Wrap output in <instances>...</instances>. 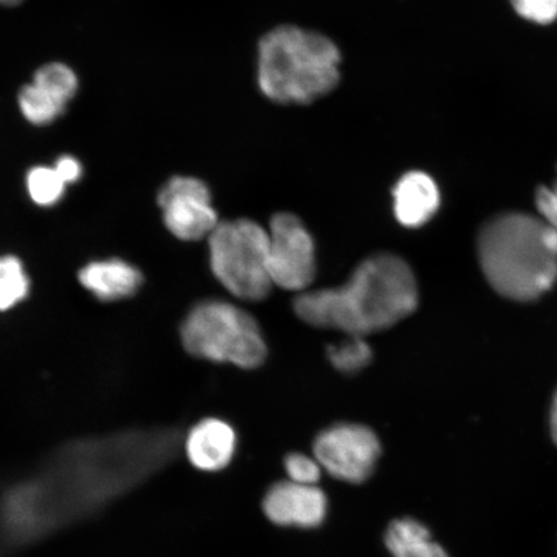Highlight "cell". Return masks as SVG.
<instances>
[{"instance_id": "23", "label": "cell", "mask_w": 557, "mask_h": 557, "mask_svg": "<svg viewBox=\"0 0 557 557\" xmlns=\"http://www.w3.org/2000/svg\"><path fill=\"white\" fill-rule=\"evenodd\" d=\"M549 430H552V436L557 445V392L554 396L552 412H549Z\"/></svg>"}, {"instance_id": "20", "label": "cell", "mask_w": 557, "mask_h": 557, "mask_svg": "<svg viewBox=\"0 0 557 557\" xmlns=\"http://www.w3.org/2000/svg\"><path fill=\"white\" fill-rule=\"evenodd\" d=\"M515 12L531 23L548 25L557 20V0H510Z\"/></svg>"}, {"instance_id": "5", "label": "cell", "mask_w": 557, "mask_h": 557, "mask_svg": "<svg viewBox=\"0 0 557 557\" xmlns=\"http://www.w3.org/2000/svg\"><path fill=\"white\" fill-rule=\"evenodd\" d=\"M181 341L195 358L244 369L260 367L268 354L256 319L219 299L200 302L187 313L181 325Z\"/></svg>"}, {"instance_id": "13", "label": "cell", "mask_w": 557, "mask_h": 557, "mask_svg": "<svg viewBox=\"0 0 557 557\" xmlns=\"http://www.w3.org/2000/svg\"><path fill=\"white\" fill-rule=\"evenodd\" d=\"M441 207V191L433 177L423 172L404 174L394 189V212L403 226L421 227Z\"/></svg>"}, {"instance_id": "11", "label": "cell", "mask_w": 557, "mask_h": 557, "mask_svg": "<svg viewBox=\"0 0 557 557\" xmlns=\"http://www.w3.org/2000/svg\"><path fill=\"white\" fill-rule=\"evenodd\" d=\"M262 508L275 525L317 528L326 517L329 500L317 485H301L287 480L270 487Z\"/></svg>"}, {"instance_id": "14", "label": "cell", "mask_w": 557, "mask_h": 557, "mask_svg": "<svg viewBox=\"0 0 557 557\" xmlns=\"http://www.w3.org/2000/svg\"><path fill=\"white\" fill-rule=\"evenodd\" d=\"M79 282L90 294L104 302L134 296L141 287V271L120 259L95 261L79 271Z\"/></svg>"}, {"instance_id": "10", "label": "cell", "mask_w": 557, "mask_h": 557, "mask_svg": "<svg viewBox=\"0 0 557 557\" xmlns=\"http://www.w3.org/2000/svg\"><path fill=\"white\" fill-rule=\"evenodd\" d=\"M75 73L61 62L40 67L30 85L21 89L18 104L27 122L35 125L53 123L65 113L67 103L78 90Z\"/></svg>"}, {"instance_id": "2", "label": "cell", "mask_w": 557, "mask_h": 557, "mask_svg": "<svg viewBox=\"0 0 557 557\" xmlns=\"http://www.w3.org/2000/svg\"><path fill=\"white\" fill-rule=\"evenodd\" d=\"M417 305L412 269L398 256L380 253L361 262L341 287L299 295L294 309L302 322L317 329L366 337L412 315Z\"/></svg>"}, {"instance_id": "9", "label": "cell", "mask_w": 557, "mask_h": 557, "mask_svg": "<svg viewBox=\"0 0 557 557\" xmlns=\"http://www.w3.org/2000/svg\"><path fill=\"white\" fill-rule=\"evenodd\" d=\"M163 221L173 236L184 242L209 238L220 224L208 186L194 177L176 176L158 194Z\"/></svg>"}, {"instance_id": "21", "label": "cell", "mask_w": 557, "mask_h": 557, "mask_svg": "<svg viewBox=\"0 0 557 557\" xmlns=\"http://www.w3.org/2000/svg\"><path fill=\"white\" fill-rule=\"evenodd\" d=\"M535 206L541 219L557 232V191L554 187L541 186L535 193Z\"/></svg>"}, {"instance_id": "16", "label": "cell", "mask_w": 557, "mask_h": 557, "mask_svg": "<svg viewBox=\"0 0 557 557\" xmlns=\"http://www.w3.org/2000/svg\"><path fill=\"white\" fill-rule=\"evenodd\" d=\"M30 282L15 256L0 257V311L15 308L29 295Z\"/></svg>"}, {"instance_id": "17", "label": "cell", "mask_w": 557, "mask_h": 557, "mask_svg": "<svg viewBox=\"0 0 557 557\" xmlns=\"http://www.w3.org/2000/svg\"><path fill=\"white\" fill-rule=\"evenodd\" d=\"M65 181L51 166H34L27 173L26 187L35 205L52 207L64 197Z\"/></svg>"}, {"instance_id": "18", "label": "cell", "mask_w": 557, "mask_h": 557, "mask_svg": "<svg viewBox=\"0 0 557 557\" xmlns=\"http://www.w3.org/2000/svg\"><path fill=\"white\" fill-rule=\"evenodd\" d=\"M347 337L343 343L329 347L331 363L339 372L354 373L361 371L372 361V348L363 337Z\"/></svg>"}, {"instance_id": "19", "label": "cell", "mask_w": 557, "mask_h": 557, "mask_svg": "<svg viewBox=\"0 0 557 557\" xmlns=\"http://www.w3.org/2000/svg\"><path fill=\"white\" fill-rule=\"evenodd\" d=\"M285 471L289 482L301 485H317L322 478V466L319 465L315 457L310 458L302 453H292L285 458Z\"/></svg>"}, {"instance_id": "24", "label": "cell", "mask_w": 557, "mask_h": 557, "mask_svg": "<svg viewBox=\"0 0 557 557\" xmlns=\"http://www.w3.org/2000/svg\"><path fill=\"white\" fill-rule=\"evenodd\" d=\"M23 2H24V0H0V3L5 4V5H17Z\"/></svg>"}, {"instance_id": "8", "label": "cell", "mask_w": 557, "mask_h": 557, "mask_svg": "<svg viewBox=\"0 0 557 557\" xmlns=\"http://www.w3.org/2000/svg\"><path fill=\"white\" fill-rule=\"evenodd\" d=\"M381 456L377 435L363 424L339 423L322 431L313 457L333 478L360 484L372 475Z\"/></svg>"}, {"instance_id": "22", "label": "cell", "mask_w": 557, "mask_h": 557, "mask_svg": "<svg viewBox=\"0 0 557 557\" xmlns=\"http://www.w3.org/2000/svg\"><path fill=\"white\" fill-rule=\"evenodd\" d=\"M53 169L58 172L65 184H74L82 177L83 169L74 157L62 156L55 162Z\"/></svg>"}, {"instance_id": "12", "label": "cell", "mask_w": 557, "mask_h": 557, "mask_svg": "<svg viewBox=\"0 0 557 557\" xmlns=\"http://www.w3.org/2000/svg\"><path fill=\"white\" fill-rule=\"evenodd\" d=\"M235 448V431L218 418L199 422L186 438V455L194 468L201 471L225 469L232 462Z\"/></svg>"}, {"instance_id": "6", "label": "cell", "mask_w": 557, "mask_h": 557, "mask_svg": "<svg viewBox=\"0 0 557 557\" xmlns=\"http://www.w3.org/2000/svg\"><path fill=\"white\" fill-rule=\"evenodd\" d=\"M215 278L236 298L260 302L274 288L269 273V233L255 221L220 222L209 235Z\"/></svg>"}, {"instance_id": "1", "label": "cell", "mask_w": 557, "mask_h": 557, "mask_svg": "<svg viewBox=\"0 0 557 557\" xmlns=\"http://www.w3.org/2000/svg\"><path fill=\"white\" fill-rule=\"evenodd\" d=\"M176 436L132 434L82 442L0 498V556L95 517L172 461Z\"/></svg>"}, {"instance_id": "3", "label": "cell", "mask_w": 557, "mask_h": 557, "mask_svg": "<svg viewBox=\"0 0 557 557\" xmlns=\"http://www.w3.org/2000/svg\"><path fill=\"white\" fill-rule=\"evenodd\" d=\"M478 252L492 288L513 301H533L557 282V232L534 215L510 212L487 221Z\"/></svg>"}, {"instance_id": "25", "label": "cell", "mask_w": 557, "mask_h": 557, "mask_svg": "<svg viewBox=\"0 0 557 557\" xmlns=\"http://www.w3.org/2000/svg\"><path fill=\"white\" fill-rule=\"evenodd\" d=\"M553 187L557 191V181H556V184Z\"/></svg>"}, {"instance_id": "15", "label": "cell", "mask_w": 557, "mask_h": 557, "mask_svg": "<svg viewBox=\"0 0 557 557\" xmlns=\"http://www.w3.org/2000/svg\"><path fill=\"white\" fill-rule=\"evenodd\" d=\"M385 543L394 557H449L426 527L414 519L395 520L387 528Z\"/></svg>"}, {"instance_id": "7", "label": "cell", "mask_w": 557, "mask_h": 557, "mask_svg": "<svg viewBox=\"0 0 557 557\" xmlns=\"http://www.w3.org/2000/svg\"><path fill=\"white\" fill-rule=\"evenodd\" d=\"M269 273L274 287L302 292L315 278V244L295 214L278 213L270 222Z\"/></svg>"}, {"instance_id": "4", "label": "cell", "mask_w": 557, "mask_h": 557, "mask_svg": "<svg viewBox=\"0 0 557 557\" xmlns=\"http://www.w3.org/2000/svg\"><path fill=\"white\" fill-rule=\"evenodd\" d=\"M341 54L322 34L278 26L259 47V83L278 103H310L338 85Z\"/></svg>"}]
</instances>
